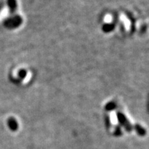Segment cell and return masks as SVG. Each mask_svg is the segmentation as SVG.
<instances>
[{"label": "cell", "instance_id": "obj_1", "mask_svg": "<svg viewBox=\"0 0 149 149\" xmlns=\"http://www.w3.org/2000/svg\"><path fill=\"white\" fill-rule=\"evenodd\" d=\"M117 119H118L119 122L120 123V124L124 127L125 129L128 132H130L133 130V126L131 125L129 121H128L125 115H123L122 113H117Z\"/></svg>", "mask_w": 149, "mask_h": 149}, {"label": "cell", "instance_id": "obj_5", "mask_svg": "<svg viewBox=\"0 0 149 149\" xmlns=\"http://www.w3.org/2000/svg\"><path fill=\"white\" fill-rule=\"evenodd\" d=\"M115 135H117V136H119V135H122V130H121V129L120 128H117L116 130H115Z\"/></svg>", "mask_w": 149, "mask_h": 149}, {"label": "cell", "instance_id": "obj_4", "mask_svg": "<svg viewBox=\"0 0 149 149\" xmlns=\"http://www.w3.org/2000/svg\"><path fill=\"white\" fill-rule=\"evenodd\" d=\"M133 128H135L137 133L140 136H144L146 134V130H145L144 128H143L142 126L139 125V124H136L133 126Z\"/></svg>", "mask_w": 149, "mask_h": 149}, {"label": "cell", "instance_id": "obj_2", "mask_svg": "<svg viewBox=\"0 0 149 149\" xmlns=\"http://www.w3.org/2000/svg\"><path fill=\"white\" fill-rule=\"evenodd\" d=\"M8 126L9 128L13 131H15L18 129L19 125L17 121L14 118H10L8 120Z\"/></svg>", "mask_w": 149, "mask_h": 149}, {"label": "cell", "instance_id": "obj_3", "mask_svg": "<svg viewBox=\"0 0 149 149\" xmlns=\"http://www.w3.org/2000/svg\"><path fill=\"white\" fill-rule=\"evenodd\" d=\"M7 4L8 6V8L10 9V12L13 13L16 10L17 7V3L16 0H7Z\"/></svg>", "mask_w": 149, "mask_h": 149}]
</instances>
